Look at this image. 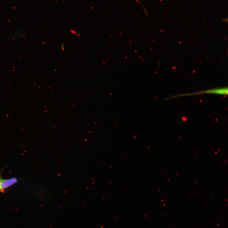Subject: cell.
<instances>
[{
    "instance_id": "1",
    "label": "cell",
    "mask_w": 228,
    "mask_h": 228,
    "mask_svg": "<svg viewBox=\"0 0 228 228\" xmlns=\"http://www.w3.org/2000/svg\"><path fill=\"white\" fill-rule=\"evenodd\" d=\"M203 94H217V95H227L228 94V88L227 87H223L221 88H215V89H210L205 91H200L195 93H188L181 94V95L173 96L172 98L178 96H187L191 95H200Z\"/></svg>"
},
{
    "instance_id": "3",
    "label": "cell",
    "mask_w": 228,
    "mask_h": 228,
    "mask_svg": "<svg viewBox=\"0 0 228 228\" xmlns=\"http://www.w3.org/2000/svg\"><path fill=\"white\" fill-rule=\"evenodd\" d=\"M135 1L139 4H141V5H142L141 2L140 1H139V0H135Z\"/></svg>"
},
{
    "instance_id": "2",
    "label": "cell",
    "mask_w": 228,
    "mask_h": 228,
    "mask_svg": "<svg viewBox=\"0 0 228 228\" xmlns=\"http://www.w3.org/2000/svg\"><path fill=\"white\" fill-rule=\"evenodd\" d=\"M18 181V179L16 178L5 179L2 178L1 176H0V191L13 186L17 183Z\"/></svg>"
}]
</instances>
